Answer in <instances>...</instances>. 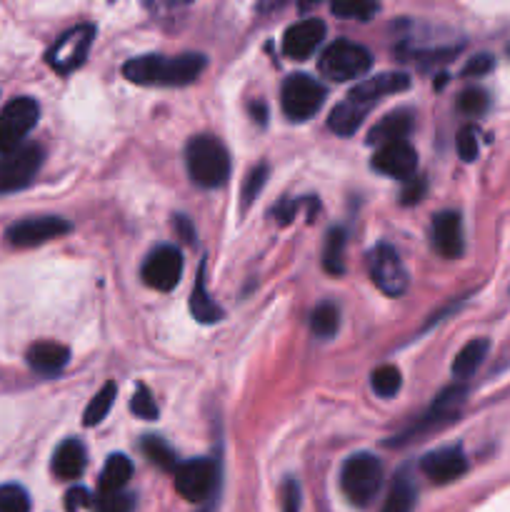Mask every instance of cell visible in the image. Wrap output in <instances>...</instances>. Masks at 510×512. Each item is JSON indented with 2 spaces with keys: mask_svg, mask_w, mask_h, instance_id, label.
I'll return each instance as SVG.
<instances>
[{
  "mask_svg": "<svg viewBox=\"0 0 510 512\" xmlns=\"http://www.w3.org/2000/svg\"><path fill=\"white\" fill-rule=\"evenodd\" d=\"M323 268L330 275H343L345 270V230L333 228L325 235L323 245Z\"/></svg>",
  "mask_w": 510,
  "mask_h": 512,
  "instance_id": "25",
  "label": "cell"
},
{
  "mask_svg": "<svg viewBox=\"0 0 510 512\" xmlns=\"http://www.w3.org/2000/svg\"><path fill=\"white\" fill-rule=\"evenodd\" d=\"M40 118L38 100L28 98H13L3 110H0V155L18 150L23 140L28 138L30 130L35 128Z\"/></svg>",
  "mask_w": 510,
  "mask_h": 512,
  "instance_id": "6",
  "label": "cell"
},
{
  "mask_svg": "<svg viewBox=\"0 0 510 512\" xmlns=\"http://www.w3.org/2000/svg\"><path fill=\"white\" fill-rule=\"evenodd\" d=\"M115 395H118V388H115V383H105L103 388H100L98 393L93 395V400H90L88 408H85V415H83L85 428L100 425L105 418H108L110 408H113V403H115Z\"/></svg>",
  "mask_w": 510,
  "mask_h": 512,
  "instance_id": "27",
  "label": "cell"
},
{
  "mask_svg": "<svg viewBox=\"0 0 510 512\" xmlns=\"http://www.w3.org/2000/svg\"><path fill=\"white\" fill-rule=\"evenodd\" d=\"M0 512H30V498L20 485H0Z\"/></svg>",
  "mask_w": 510,
  "mask_h": 512,
  "instance_id": "31",
  "label": "cell"
},
{
  "mask_svg": "<svg viewBox=\"0 0 510 512\" xmlns=\"http://www.w3.org/2000/svg\"><path fill=\"white\" fill-rule=\"evenodd\" d=\"M383 485V463L373 453L350 455L340 470V488L355 508H368Z\"/></svg>",
  "mask_w": 510,
  "mask_h": 512,
  "instance_id": "3",
  "label": "cell"
},
{
  "mask_svg": "<svg viewBox=\"0 0 510 512\" xmlns=\"http://www.w3.org/2000/svg\"><path fill=\"white\" fill-rule=\"evenodd\" d=\"M178 228L183 230V235H185V240H190L193 238V230L188 228V223H185V218H178Z\"/></svg>",
  "mask_w": 510,
  "mask_h": 512,
  "instance_id": "43",
  "label": "cell"
},
{
  "mask_svg": "<svg viewBox=\"0 0 510 512\" xmlns=\"http://www.w3.org/2000/svg\"><path fill=\"white\" fill-rule=\"evenodd\" d=\"M135 498L130 493H100L95 498V512H133Z\"/></svg>",
  "mask_w": 510,
  "mask_h": 512,
  "instance_id": "32",
  "label": "cell"
},
{
  "mask_svg": "<svg viewBox=\"0 0 510 512\" xmlns=\"http://www.w3.org/2000/svg\"><path fill=\"white\" fill-rule=\"evenodd\" d=\"M420 470H423V475L430 483L445 485L458 480L468 470V460H465V453L458 445L455 448H440L420 460Z\"/></svg>",
  "mask_w": 510,
  "mask_h": 512,
  "instance_id": "15",
  "label": "cell"
},
{
  "mask_svg": "<svg viewBox=\"0 0 510 512\" xmlns=\"http://www.w3.org/2000/svg\"><path fill=\"white\" fill-rule=\"evenodd\" d=\"M265 180H268V165H255V168L248 173V178H245V185H243V208H248V205L258 198Z\"/></svg>",
  "mask_w": 510,
  "mask_h": 512,
  "instance_id": "34",
  "label": "cell"
},
{
  "mask_svg": "<svg viewBox=\"0 0 510 512\" xmlns=\"http://www.w3.org/2000/svg\"><path fill=\"white\" fill-rule=\"evenodd\" d=\"M423 188H425V183H423V180H415V178L405 180V190H403V203H405V205H410V203H418V198H420V195H423Z\"/></svg>",
  "mask_w": 510,
  "mask_h": 512,
  "instance_id": "42",
  "label": "cell"
},
{
  "mask_svg": "<svg viewBox=\"0 0 510 512\" xmlns=\"http://www.w3.org/2000/svg\"><path fill=\"white\" fill-rule=\"evenodd\" d=\"M370 385H373L375 395H380V398H393V395L400 393L403 375H400V370L395 365H380L370 375Z\"/></svg>",
  "mask_w": 510,
  "mask_h": 512,
  "instance_id": "29",
  "label": "cell"
},
{
  "mask_svg": "<svg viewBox=\"0 0 510 512\" xmlns=\"http://www.w3.org/2000/svg\"><path fill=\"white\" fill-rule=\"evenodd\" d=\"M130 410H133V413L138 415V418H143V420L158 418V405H155L153 395H150V390L145 388V385H140V388L133 393V403H130Z\"/></svg>",
  "mask_w": 510,
  "mask_h": 512,
  "instance_id": "35",
  "label": "cell"
},
{
  "mask_svg": "<svg viewBox=\"0 0 510 512\" xmlns=\"http://www.w3.org/2000/svg\"><path fill=\"white\" fill-rule=\"evenodd\" d=\"M93 40H95L93 25L88 23L75 25V28H70L68 33L60 35V38L50 45L45 60H48L50 68L58 70V73H73V70H78L80 65L85 63Z\"/></svg>",
  "mask_w": 510,
  "mask_h": 512,
  "instance_id": "8",
  "label": "cell"
},
{
  "mask_svg": "<svg viewBox=\"0 0 510 512\" xmlns=\"http://www.w3.org/2000/svg\"><path fill=\"white\" fill-rule=\"evenodd\" d=\"M43 165L40 145H20L18 150L0 155V193H15L33 183Z\"/></svg>",
  "mask_w": 510,
  "mask_h": 512,
  "instance_id": "9",
  "label": "cell"
},
{
  "mask_svg": "<svg viewBox=\"0 0 510 512\" xmlns=\"http://www.w3.org/2000/svg\"><path fill=\"white\" fill-rule=\"evenodd\" d=\"M175 490L188 503H205L218 483V465L208 458L188 460L175 468Z\"/></svg>",
  "mask_w": 510,
  "mask_h": 512,
  "instance_id": "10",
  "label": "cell"
},
{
  "mask_svg": "<svg viewBox=\"0 0 510 512\" xmlns=\"http://www.w3.org/2000/svg\"><path fill=\"white\" fill-rule=\"evenodd\" d=\"M325 33V23L320 18H308L300 20V23L290 25L283 35V53L288 55L290 60H308L315 50L323 45Z\"/></svg>",
  "mask_w": 510,
  "mask_h": 512,
  "instance_id": "13",
  "label": "cell"
},
{
  "mask_svg": "<svg viewBox=\"0 0 510 512\" xmlns=\"http://www.w3.org/2000/svg\"><path fill=\"white\" fill-rule=\"evenodd\" d=\"M373 168L395 180H410L418 170V153L408 140L383 145V148L375 150Z\"/></svg>",
  "mask_w": 510,
  "mask_h": 512,
  "instance_id": "14",
  "label": "cell"
},
{
  "mask_svg": "<svg viewBox=\"0 0 510 512\" xmlns=\"http://www.w3.org/2000/svg\"><path fill=\"white\" fill-rule=\"evenodd\" d=\"M188 175L200 188H220L230 178V153L213 135H198L185 150Z\"/></svg>",
  "mask_w": 510,
  "mask_h": 512,
  "instance_id": "2",
  "label": "cell"
},
{
  "mask_svg": "<svg viewBox=\"0 0 510 512\" xmlns=\"http://www.w3.org/2000/svg\"><path fill=\"white\" fill-rule=\"evenodd\" d=\"M488 348L490 345L485 338H475V340H470L468 345H463V348H460V353L455 355V360H453L455 378L458 380L470 378V375H473L475 370L483 365L485 355H488Z\"/></svg>",
  "mask_w": 510,
  "mask_h": 512,
  "instance_id": "24",
  "label": "cell"
},
{
  "mask_svg": "<svg viewBox=\"0 0 510 512\" xmlns=\"http://www.w3.org/2000/svg\"><path fill=\"white\" fill-rule=\"evenodd\" d=\"M493 65H495L493 55L480 53V55H475V58H470L468 63H465L463 75H465V78H480V75L490 73V70H493Z\"/></svg>",
  "mask_w": 510,
  "mask_h": 512,
  "instance_id": "38",
  "label": "cell"
},
{
  "mask_svg": "<svg viewBox=\"0 0 510 512\" xmlns=\"http://www.w3.org/2000/svg\"><path fill=\"white\" fill-rule=\"evenodd\" d=\"M93 500H90V493L85 488H73L68 495H65V505H68L70 512H75L78 508H85V505H90Z\"/></svg>",
  "mask_w": 510,
  "mask_h": 512,
  "instance_id": "40",
  "label": "cell"
},
{
  "mask_svg": "<svg viewBox=\"0 0 510 512\" xmlns=\"http://www.w3.org/2000/svg\"><path fill=\"white\" fill-rule=\"evenodd\" d=\"M283 512H300V485L295 478H288L283 485Z\"/></svg>",
  "mask_w": 510,
  "mask_h": 512,
  "instance_id": "39",
  "label": "cell"
},
{
  "mask_svg": "<svg viewBox=\"0 0 510 512\" xmlns=\"http://www.w3.org/2000/svg\"><path fill=\"white\" fill-rule=\"evenodd\" d=\"M140 275H143L148 288L168 293V290H173L180 283V275H183V255H180V250L175 245H158L145 258Z\"/></svg>",
  "mask_w": 510,
  "mask_h": 512,
  "instance_id": "11",
  "label": "cell"
},
{
  "mask_svg": "<svg viewBox=\"0 0 510 512\" xmlns=\"http://www.w3.org/2000/svg\"><path fill=\"white\" fill-rule=\"evenodd\" d=\"M458 108H460V113H465V115L485 113V108H488V93H485L483 88L463 90L458 98Z\"/></svg>",
  "mask_w": 510,
  "mask_h": 512,
  "instance_id": "33",
  "label": "cell"
},
{
  "mask_svg": "<svg viewBox=\"0 0 510 512\" xmlns=\"http://www.w3.org/2000/svg\"><path fill=\"white\" fill-rule=\"evenodd\" d=\"M143 453L148 455L150 463H155L158 468L168 470V473H175V468L180 465L173 450H170L168 445H165L160 438H145L143 440Z\"/></svg>",
  "mask_w": 510,
  "mask_h": 512,
  "instance_id": "30",
  "label": "cell"
},
{
  "mask_svg": "<svg viewBox=\"0 0 510 512\" xmlns=\"http://www.w3.org/2000/svg\"><path fill=\"white\" fill-rule=\"evenodd\" d=\"M133 475V463L125 455H110L100 473V493H120Z\"/></svg>",
  "mask_w": 510,
  "mask_h": 512,
  "instance_id": "23",
  "label": "cell"
},
{
  "mask_svg": "<svg viewBox=\"0 0 510 512\" xmlns=\"http://www.w3.org/2000/svg\"><path fill=\"white\" fill-rule=\"evenodd\" d=\"M300 205H303V200H290V198H285L283 203H280L278 208H275V218H278L283 225L290 223V220H293V215L298 213Z\"/></svg>",
  "mask_w": 510,
  "mask_h": 512,
  "instance_id": "41",
  "label": "cell"
},
{
  "mask_svg": "<svg viewBox=\"0 0 510 512\" xmlns=\"http://www.w3.org/2000/svg\"><path fill=\"white\" fill-rule=\"evenodd\" d=\"M415 498H418V490H415L413 478H410L408 470H400L390 485V493L380 512H413Z\"/></svg>",
  "mask_w": 510,
  "mask_h": 512,
  "instance_id": "22",
  "label": "cell"
},
{
  "mask_svg": "<svg viewBox=\"0 0 510 512\" xmlns=\"http://www.w3.org/2000/svg\"><path fill=\"white\" fill-rule=\"evenodd\" d=\"M340 328V310L333 303H323L310 313V330L318 338H333Z\"/></svg>",
  "mask_w": 510,
  "mask_h": 512,
  "instance_id": "28",
  "label": "cell"
},
{
  "mask_svg": "<svg viewBox=\"0 0 510 512\" xmlns=\"http://www.w3.org/2000/svg\"><path fill=\"white\" fill-rule=\"evenodd\" d=\"M333 10L335 15H340V18H355V20H365L370 18V15L378 13V5L375 3H333Z\"/></svg>",
  "mask_w": 510,
  "mask_h": 512,
  "instance_id": "37",
  "label": "cell"
},
{
  "mask_svg": "<svg viewBox=\"0 0 510 512\" xmlns=\"http://www.w3.org/2000/svg\"><path fill=\"white\" fill-rule=\"evenodd\" d=\"M368 113H370L368 105L358 103V100H353V98H345L343 103L335 105L333 113H330L328 128L333 130V133L348 138V135H353L355 130L363 125V120L368 118Z\"/></svg>",
  "mask_w": 510,
  "mask_h": 512,
  "instance_id": "21",
  "label": "cell"
},
{
  "mask_svg": "<svg viewBox=\"0 0 510 512\" xmlns=\"http://www.w3.org/2000/svg\"><path fill=\"white\" fill-rule=\"evenodd\" d=\"M410 130H413V115H410L408 110H395V113L385 115V118L370 130L368 143L378 145V148L390 143H400V140L408 138Z\"/></svg>",
  "mask_w": 510,
  "mask_h": 512,
  "instance_id": "19",
  "label": "cell"
},
{
  "mask_svg": "<svg viewBox=\"0 0 510 512\" xmlns=\"http://www.w3.org/2000/svg\"><path fill=\"white\" fill-rule=\"evenodd\" d=\"M368 273H370V280H373L375 288H378L380 293L390 295V298H398V295H403L410 285L408 270H405L398 250L390 248V245H378V248L370 250Z\"/></svg>",
  "mask_w": 510,
  "mask_h": 512,
  "instance_id": "7",
  "label": "cell"
},
{
  "mask_svg": "<svg viewBox=\"0 0 510 512\" xmlns=\"http://www.w3.org/2000/svg\"><path fill=\"white\" fill-rule=\"evenodd\" d=\"M190 313H193L195 320H200V323H218V320L223 318V310L210 300L208 290H205L203 273L195 280L193 295H190Z\"/></svg>",
  "mask_w": 510,
  "mask_h": 512,
  "instance_id": "26",
  "label": "cell"
},
{
  "mask_svg": "<svg viewBox=\"0 0 510 512\" xmlns=\"http://www.w3.org/2000/svg\"><path fill=\"white\" fill-rule=\"evenodd\" d=\"M478 150H480L478 130H475L473 125H465V128L458 133V155L465 160V163H473V160L478 158Z\"/></svg>",
  "mask_w": 510,
  "mask_h": 512,
  "instance_id": "36",
  "label": "cell"
},
{
  "mask_svg": "<svg viewBox=\"0 0 510 512\" xmlns=\"http://www.w3.org/2000/svg\"><path fill=\"white\" fill-rule=\"evenodd\" d=\"M68 360H70V350L65 348V345L53 343V340L35 343L33 348L28 350V365L43 375L60 373V370L68 365Z\"/></svg>",
  "mask_w": 510,
  "mask_h": 512,
  "instance_id": "20",
  "label": "cell"
},
{
  "mask_svg": "<svg viewBox=\"0 0 510 512\" xmlns=\"http://www.w3.org/2000/svg\"><path fill=\"white\" fill-rule=\"evenodd\" d=\"M70 223L63 218H30L20 220V223L10 225L8 233H5V240L15 248H38V245L50 243V240L60 238V235L70 233Z\"/></svg>",
  "mask_w": 510,
  "mask_h": 512,
  "instance_id": "12",
  "label": "cell"
},
{
  "mask_svg": "<svg viewBox=\"0 0 510 512\" xmlns=\"http://www.w3.org/2000/svg\"><path fill=\"white\" fill-rule=\"evenodd\" d=\"M205 70V55H140L123 65V75L135 85H155V88H180L200 78Z\"/></svg>",
  "mask_w": 510,
  "mask_h": 512,
  "instance_id": "1",
  "label": "cell"
},
{
  "mask_svg": "<svg viewBox=\"0 0 510 512\" xmlns=\"http://www.w3.org/2000/svg\"><path fill=\"white\" fill-rule=\"evenodd\" d=\"M410 88V78L405 73H380L375 78L363 80V83L355 85L348 93V98L358 100V103L373 108L380 98L393 93H403V90Z\"/></svg>",
  "mask_w": 510,
  "mask_h": 512,
  "instance_id": "17",
  "label": "cell"
},
{
  "mask_svg": "<svg viewBox=\"0 0 510 512\" xmlns=\"http://www.w3.org/2000/svg\"><path fill=\"white\" fill-rule=\"evenodd\" d=\"M430 238H433V248L443 258H460L465 248L463 220H460V215L455 210H443V213L435 215L433 225H430Z\"/></svg>",
  "mask_w": 510,
  "mask_h": 512,
  "instance_id": "16",
  "label": "cell"
},
{
  "mask_svg": "<svg viewBox=\"0 0 510 512\" xmlns=\"http://www.w3.org/2000/svg\"><path fill=\"white\" fill-rule=\"evenodd\" d=\"M325 85L320 80L310 78V75H288L280 88V103H283V113L295 123L310 120L325 103Z\"/></svg>",
  "mask_w": 510,
  "mask_h": 512,
  "instance_id": "5",
  "label": "cell"
},
{
  "mask_svg": "<svg viewBox=\"0 0 510 512\" xmlns=\"http://www.w3.org/2000/svg\"><path fill=\"white\" fill-rule=\"evenodd\" d=\"M373 68V55L368 48L350 40H335L320 55V73L335 83H348V80L363 78Z\"/></svg>",
  "mask_w": 510,
  "mask_h": 512,
  "instance_id": "4",
  "label": "cell"
},
{
  "mask_svg": "<svg viewBox=\"0 0 510 512\" xmlns=\"http://www.w3.org/2000/svg\"><path fill=\"white\" fill-rule=\"evenodd\" d=\"M85 463H88V455L80 440L68 438L58 445L53 455V473L60 480H78L83 475Z\"/></svg>",
  "mask_w": 510,
  "mask_h": 512,
  "instance_id": "18",
  "label": "cell"
}]
</instances>
